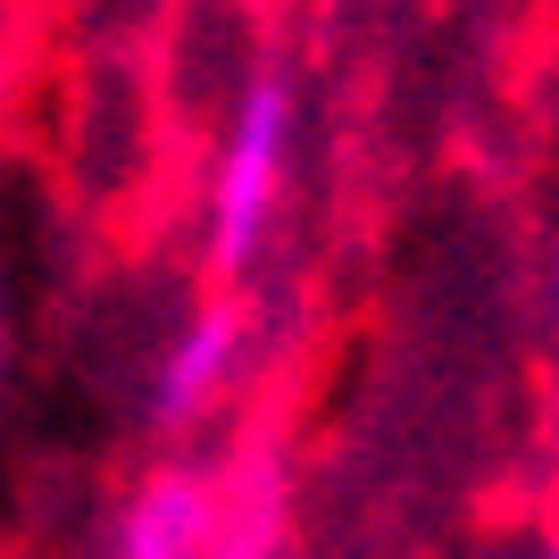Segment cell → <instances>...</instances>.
<instances>
[{"label":"cell","mask_w":559,"mask_h":559,"mask_svg":"<svg viewBox=\"0 0 559 559\" xmlns=\"http://www.w3.org/2000/svg\"><path fill=\"white\" fill-rule=\"evenodd\" d=\"M234 334H242L234 309H201V318L176 334V350H167V368H159V393H151L159 426H192L217 401V384H226V368H234Z\"/></svg>","instance_id":"3"},{"label":"cell","mask_w":559,"mask_h":559,"mask_svg":"<svg viewBox=\"0 0 559 559\" xmlns=\"http://www.w3.org/2000/svg\"><path fill=\"white\" fill-rule=\"evenodd\" d=\"M210 559H276V510L259 501L242 526H226V535H217V551H210Z\"/></svg>","instance_id":"4"},{"label":"cell","mask_w":559,"mask_h":559,"mask_svg":"<svg viewBox=\"0 0 559 559\" xmlns=\"http://www.w3.org/2000/svg\"><path fill=\"white\" fill-rule=\"evenodd\" d=\"M551 309H559V267H551Z\"/></svg>","instance_id":"5"},{"label":"cell","mask_w":559,"mask_h":559,"mask_svg":"<svg viewBox=\"0 0 559 559\" xmlns=\"http://www.w3.org/2000/svg\"><path fill=\"white\" fill-rule=\"evenodd\" d=\"M217 485L192 467H167L134 492V510L117 526V559H210L217 551Z\"/></svg>","instance_id":"2"},{"label":"cell","mask_w":559,"mask_h":559,"mask_svg":"<svg viewBox=\"0 0 559 559\" xmlns=\"http://www.w3.org/2000/svg\"><path fill=\"white\" fill-rule=\"evenodd\" d=\"M284 151H293V93H284L276 75H259L251 93H242V109H234L226 159H217V185H210V259L226 276L259 251V234L276 217Z\"/></svg>","instance_id":"1"},{"label":"cell","mask_w":559,"mask_h":559,"mask_svg":"<svg viewBox=\"0 0 559 559\" xmlns=\"http://www.w3.org/2000/svg\"><path fill=\"white\" fill-rule=\"evenodd\" d=\"M551 559H559V543H551Z\"/></svg>","instance_id":"6"}]
</instances>
